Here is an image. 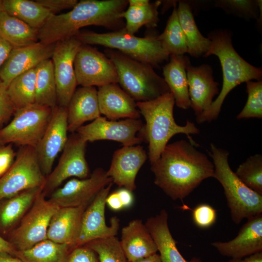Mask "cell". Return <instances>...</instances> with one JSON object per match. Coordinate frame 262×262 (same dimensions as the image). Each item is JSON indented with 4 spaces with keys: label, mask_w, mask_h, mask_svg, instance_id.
<instances>
[{
    "label": "cell",
    "mask_w": 262,
    "mask_h": 262,
    "mask_svg": "<svg viewBox=\"0 0 262 262\" xmlns=\"http://www.w3.org/2000/svg\"><path fill=\"white\" fill-rule=\"evenodd\" d=\"M45 194L42 191L37 196L19 226L13 231L10 243L16 250L29 249L47 239L50 220L60 207L46 199Z\"/></svg>",
    "instance_id": "30bf717a"
},
{
    "label": "cell",
    "mask_w": 262,
    "mask_h": 262,
    "mask_svg": "<svg viewBox=\"0 0 262 262\" xmlns=\"http://www.w3.org/2000/svg\"><path fill=\"white\" fill-rule=\"evenodd\" d=\"M82 44L75 37L58 42L51 57L58 105L67 108L78 85L74 67L75 56Z\"/></svg>",
    "instance_id": "5bb4252c"
},
{
    "label": "cell",
    "mask_w": 262,
    "mask_h": 262,
    "mask_svg": "<svg viewBox=\"0 0 262 262\" xmlns=\"http://www.w3.org/2000/svg\"><path fill=\"white\" fill-rule=\"evenodd\" d=\"M74 67L78 85L102 86L117 83L115 67L110 59L90 45L82 44L77 52Z\"/></svg>",
    "instance_id": "8fae6325"
},
{
    "label": "cell",
    "mask_w": 262,
    "mask_h": 262,
    "mask_svg": "<svg viewBox=\"0 0 262 262\" xmlns=\"http://www.w3.org/2000/svg\"><path fill=\"white\" fill-rule=\"evenodd\" d=\"M38 3L53 15L67 9H72L78 1L77 0H36Z\"/></svg>",
    "instance_id": "ee69618b"
},
{
    "label": "cell",
    "mask_w": 262,
    "mask_h": 262,
    "mask_svg": "<svg viewBox=\"0 0 262 262\" xmlns=\"http://www.w3.org/2000/svg\"><path fill=\"white\" fill-rule=\"evenodd\" d=\"M153 239L162 262H202L196 257L186 261L180 253L168 224V214L163 209L154 216L148 218L145 224Z\"/></svg>",
    "instance_id": "484cf974"
},
{
    "label": "cell",
    "mask_w": 262,
    "mask_h": 262,
    "mask_svg": "<svg viewBox=\"0 0 262 262\" xmlns=\"http://www.w3.org/2000/svg\"><path fill=\"white\" fill-rule=\"evenodd\" d=\"M122 249L128 261L133 262L157 253L156 245L140 219H134L122 228Z\"/></svg>",
    "instance_id": "d4e9b609"
},
{
    "label": "cell",
    "mask_w": 262,
    "mask_h": 262,
    "mask_svg": "<svg viewBox=\"0 0 262 262\" xmlns=\"http://www.w3.org/2000/svg\"><path fill=\"white\" fill-rule=\"evenodd\" d=\"M147 157L139 145L123 146L114 152L107 174L113 183L132 192L136 189L137 174Z\"/></svg>",
    "instance_id": "d6986e66"
},
{
    "label": "cell",
    "mask_w": 262,
    "mask_h": 262,
    "mask_svg": "<svg viewBox=\"0 0 262 262\" xmlns=\"http://www.w3.org/2000/svg\"><path fill=\"white\" fill-rule=\"evenodd\" d=\"M53 110L36 103L16 110L13 119L0 129V146L10 144L35 147L50 121Z\"/></svg>",
    "instance_id": "ba28073f"
},
{
    "label": "cell",
    "mask_w": 262,
    "mask_h": 262,
    "mask_svg": "<svg viewBox=\"0 0 262 262\" xmlns=\"http://www.w3.org/2000/svg\"><path fill=\"white\" fill-rule=\"evenodd\" d=\"M85 246L97 254L99 262H128L116 236L95 240Z\"/></svg>",
    "instance_id": "74e56055"
},
{
    "label": "cell",
    "mask_w": 262,
    "mask_h": 262,
    "mask_svg": "<svg viewBox=\"0 0 262 262\" xmlns=\"http://www.w3.org/2000/svg\"><path fill=\"white\" fill-rule=\"evenodd\" d=\"M35 103L53 110L57 105L56 85L53 66L50 59L45 60L35 67Z\"/></svg>",
    "instance_id": "1f68e13d"
},
{
    "label": "cell",
    "mask_w": 262,
    "mask_h": 262,
    "mask_svg": "<svg viewBox=\"0 0 262 262\" xmlns=\"http://www.w3.org/2000/svg\"><path fill=\"white\" fill-rule=\"evenodd\" d=\"M113 184L112 182L100 190L85 210L76 247L117 235L120 226L119 219L116 216L112 217L108 226L105 217L106 199Z\"/></svg>",
    "instance_id": "9a60e30c"
},
{
    "label": "cell",
    "mask_w": 262,
    "mask_h": 262,
    "mask_svg": "<svg viewBox=\"0 0 262 262\" xmlns=\"http://www.w3.org/2000/svg\"><path fill=\"white\" fill-rule=\"evenodd\" d=\"M143 125L140 119L109 120L100 116L82 126L76 132L87 143L108 140L119 142L123 146H132L143 142L139 133Z\"/></svg>",
    "instance_id": "4fadbf2b"
},
{
    "label": "cell",
    "mask_w": 262,
    "mask_h": 262,
    "mask_svg": "<svg viewBox=\"0 0 262 262\" xmlns=\"http://www.w3.org/2000/svg\"><path fill=\"white\" fill-rule=\"evenodd\" d=\"M86 144L77 132L68 136L57 165L46 176L44 193L57 188L68 178L84 179L89 177V168L85 159Z\"/></svg>",
    "instance_id": "7c38bea8"
},
{
    "label": "cell",
    "mask_w": 262,
    "mask_h": 262,
    "mask_svg": "<svg viewBox=\"0 0 262 262\" xmlns=\"http://www.w3.org/2000/svg\"><path fill=\"white\" fill-rule=\"evenodd\" d=\"M148 0H129L128 5L130 6H142L148 4Z\"/></svg>",
    "instance_id": "db71d44e"
},
{
    "label": "cell",
    "mask_w": 262,
    "mask_h": 262,
    "mask_svg": "<svg viewBox=\"0 0 262 262\" xmlns=\"http://www.w3.org/2000/svg\"><path fill=\"white\" fill-rule=\"evenodd\" d=\"M213 73L208 64L198 66L189 65L186 68L190 107L196 118L209 108L213 98L219 93V83L214 81Z\"/></svg>",
    "instance_id": "44dd1931"
},
{
    "label": "cell",
    "mask_w": 262,
    "mask_h": 262,
    "mask_svg": "<svg viewBox=\"0 0 262 262\" xmlns=\"http://www.w3.org/2000/svg\"><path fill=\"white\" fill-rule=\"evenodd\" d=\"M98 98L100 114L109 120L140 119L136 102L117 83L98 87Z\"/></svg>",
    "instance_id": "7402d4cb"
},
{
    "label": "cell",
    "mask_w": 262,
    "mask_h": 262,
    "mask_svg": "<svg viewBox=\"0 0 262 262\" xmlns=\"http://www.w3.org/2000/svg\"><path fill=\"white\" fill-rule=\"evenodd\" d=\"M215 5L241 16L248 18L258 17L259 5L257 0H222L215 2Z\"/></svg>",
    "instance_id": "ab89813d"
},
{
    "label": "cell",
    "mask_w": 262,
    "mask_h": 262,
    "mask_svg": "<svg viewBox=\"0 0 262 262\" xmlns=\"http://www.w3.org/2000/svg\"><path fill=\"white\" fill-rule=\"evenodd\" d=\"M235 174L248 188L262 195V155L255 154L240 164Z\"/></svg>",
    "instance_id": "8d00e7d4"
},
{
    "label": "cell",
    "mask_w": 262,
    "mask_h": 262,
    "mask_svg": "<svg viewBox=\"0 0 262 262\" xmlns=\"http://www.w3.org/2000/svg\"><path fill=\"white\" fill-rule=\"evenodd\" d=\"M106 204L114 211H119L124 209L116 191L108 195L106 199Z\"/></svg>",
    "instance_id": "7dc6e473"
},
{
    "label": "cell",
    "mask_w": 262,
    "mask_h": 262,
    "mask_svg": "<svg viewBox=\"0 0 262 262\" xmlns=\"http://www.w3.org/2000/svg\"><path fill=\"white\" fill-rule=\"evenodd\" d=\"M88 205L59 208L50 220L47 239L57 243L67 245L72 248L76 247L82 215Z\"/></svg>",
    "instance_id": "603a6c76"
},
{
    "label": "cell",
    "mask_w": 262,
    "mask_h": 262,
    "mask_svg": "<svg viewBox=\"0 0 262 262\" xmlns=\"http://www.w3.org/2000/svg\"><path fill=\"white\" fill-rule=\"evenodd\" d=\"M175 104L174 98L170 92L150 101L136 102L140 114L145 120L139 135L143 141L148 144L150 164L159 158L173 136L184 134L189 141L195 144L191 135L200 132L199 129L191 121L187 120L183 126L176 123L173 115Z\"/></svg>",
    "instance_id": "277c9868"
},
{
    "label": "cell",
    "mask_w": 262,
    "mask_h": 262,
    "mask_svg": "<svg viewBox=\"0 0 262 262\" xmlns=\"http://www.w3.org/2000/svg\"><path fill=\"white\" fill-rule=\"evenodd\" d=\"M98 90L94 86L76 89L67 107L68 131L76 132L83 123L100 116Z\"/></svg>",
    "instance_id": "cb8c5ba5"
},
{
    "label": "cell",
    "mask_w": 262,
    "mask_h": 262,
    "mask_svg": "<svg viewBox=\"0 0 262 262\" xmlns=\"http://www.w3.org/2000/svg\"><path fill=\"white\" fill-rule=\"evenodd\" d=\"M0 37L13 48L26 47L39 41L38 30L4 11L0 13Z\"/></svg>",
    "instance_id": "f1b7e54d"
},
{
    "label": "cell",
    "mask_w": 262,
    "mask_h": 262,
    "mask_svg": "<svg viewBox=\"0 0 262 262\" xmlns=\"http://www.w3.org/2000/svg\"><path fill=\"white\" fill-rule=\"evenodd\" d=\"M157 35L140 37L128 33L125 28L106 33L79 32L74 37L84 45H97L118 50L138 61L158 67L169 55L164 50Z\"/></svg>",
    "instance_id": "52a82bcc"
},
{
    "label": "cell",
    "mask_w": 262,
    "mask_h": 262,
    "mask_svg": "<svg viewBox=\"0 0 262 262\" xmlns=\"http://www.w3.org/2000/svg\"><path fill=\"white\" fill-rule=\"evenodd\" d=\"M123 208L130 207L133 202V196L132 192L125 188H121L116 191Z\"/></svg>",
    "instance_id": "bcb514c9"
},
{
    "label": "cell",
    "mask_w": 262,
    "mask_h": 262,
    "mask_svg": "<svg viewBox=\"0 0 262 262\" xmlns=\"http://www.w3.org/2000/svg\"><path fill=\"white\" fill-rule=\"evenodd\" d=\"M16 109L8 95L7 88L0 80V129L14 115Z\"/></svg>",
    "instance_id": "b9f144b4"
},
{
    "label": "cell",
    "mask_w": 262,
    "mask_h": 262,
    "mask_svg": "<svg viewBox=\"0 0 262 262\" xmlns=\"http://www.w3.org/2000/svg\"><path fill=\"white\" fill-rule=\"evenodd\" d=\"M150 169L155 184L173 200H183L204 180L214 176L213 162L185 140L168 144Z\"/></svg>",
    "instance_id": "6da1fadb"
},
{
    "label": "cell",
    "mask_w": 262,
    "mask_h": 262,
    "mask_svg": "<svg viewBox=\"0 0 262 262\" xmlns=\"http://www.w3.org/2000/svg\"><path fill=\"white\" fill-rule=\"evenodd\" d=\"M67 108L57 105L47 128L35 147L41 169L45 176L52 171L55 159L68 139Z\"/></svg>",
    "instance_id": "e0dca14e"
},
{
    "label": "cell",
    "mask_w": 262,
    "mask_h": 262,
    "mask_svg": "<svg viewBox=\"0 0 262 262\" xmlns=\"http://www.w3.org/2000/svg\"><path fill=\"white\" fill-rule=\"evenodd\" d=\"M192 218L197 227L201 229H207L215 222L217 212L210 205L200 204L193 210Z\"/></svg>",
    "instance_id": "60d3db41"
},
{
    "label": "cell",
    "mask_w": 262,
    "mask_h": 262,
    "mask_svg": "<svg viewBox=\"0 0 262 262\" xmlns=\"http://www.w3.org/2000/svg\"><path fill=\"white\" fill-rule=\"evenodd\" d=\"M43 190L42 188H32L10 197L0 212L1 226L8 229L22 219Z\"/></svg>",
    "instance_id": "d6a6232c"
},
{
    "label": "cell",
    "mask_w": 262,
    "mask_h": 262,
    "mask_svg": "<svg viewBox=\"0 0 262 262\" xmlns=\"http://www.w3.org/2000/svg\"><path fill=\"white\" fill-rule=\"evenodd\" d=\"M66 262H99L97 254L86 246L72 248L69 251Z\"/></svg>",
    "instance_id": "7bdbcfd3"
},
{
    "label": "cell",
    "mask_w": 262,
    "mask_h": 262,
    "mask_svg": "<svg viewBox=\"0 0 262 262\" xmlns=\"http://www.w3.org/2000/svg\"><path fill=\"white\" fill-rule=\"evenodd\" d=\"M208 38L211 45L203 56L216 55L219 59L223 73V84L217 98L209 108L196 118L198 124L216 120L221 112L223 102L228 94L236 86L252 80H262V70L245 60L234 49L231 33L226 30H215Z\"/></svg>",
    "instance_id": "3957f363"
},
{
    "label": "cell",
    "mask_w": 262,
    "mask_h": 262,
    "mask_svg": "<svg viewBox=\"0 0 262 262\" xmlns=\"http://www.w3.org/2000/svg\"><path fill=\"white\" fill-rule=\"evenodd\" d=\"M177 10L185 38L187 53L196 58L203 56L209 50L211 41L204 37L199 31L191 7L187 2H179Z\"/></svg>",
    "instance_id": "83f0119b"
},
{
    "label": "cell",
    "mask_w": 262,
    "mask_h": 262,
    "mask_svg": "<svg viewBox=\"0 0 262 262\" xmlns=\"http://www.w3.org/2000/svg\"><path fill=\"white\" fill-rule=\"evenodd\" d=\"M13 47L0 37V68L8 58Z\"/></svg>",
    "instance_id": "c3c4849f"
},
{
    "label": "cell",
    "mask_w": 262,
    "mask_h": 262,
    "mask_svg": "<svg viewBox=\"0 0 262 262\" xmlns=\"http://www.w3.org/2000/svg\"><path fill=\"white\" fill-rule=\"evenodd\" d=\"M209 154L214 165L213 178L222 186L231 217L236 224L262 213V195L247 187L230 167L229 152L213 143Z\"/></svg>",
    "instance_id": "5b68a950"
},
{
    "label": "cell",
    "mask_w": 262,
    "mask_h": 262,
    "mask_svg": "<svg viewBox=\"0 0 262 262\" xmlns=\"http://www.w3.org/2000/svg\"><path fill=\"white\" fill-rule=\"evenodd\" d=\"M72 248L48 239L25 250H15L13 255L24 262H66Z\"/></svg>",
    "instance_id": "4dcf8cb0"
},
{
    "label": "cell",
    "mask_w": 262,
    "mask_h": 262,
    "mask_svg": "<svg viewBox=\"0 0 262 262\" xmlns=\"http://www.w3.org/2000/svg\"><path fill=\"white\" fill-rule=\"evenodd\" d=\"M112 182L106 171L98 168L86 179L70 180L63 187L56 189L49 200L60 208L88 205L100 190Z\"/></svg>",
    "instance_id": "2e32d148"
},
{
    "label": "cell",
    "mask_w": 262,
    "mask_h": 262,
    "mask_svg": "<svg viewBox=\"0 0 262 262\" xmlns=\"http://www.w3.org/2000/svg\"><path fill=\"white\" fill-rule=\"evenodd\" d=\"M228 262H262V252L242 259L231 258Z\"/></svg>",
    "instance_id": "681fc988"
},
{
    "label": "cell",
    "mask_w": 262,
    "mask_h": 262,
    "mask_svg": "<svg viewBox=\"0 0 262 262\" xmlns=\"http://www.w3.org/2000/svg\"><path fill=\"white\" fill-rule=\"evenodd\" d=\"M2 8L9 15L37 30L53 15L36 0H2Z\"/></svg>",
    "instance_id": "f546056e"
},
{
    "label": "cell",
    "mask_w": 262,
    "mask_h": 262,
    "mask_svg": "<svg viewBox=\"0 0 262 262\" xmlns=\"http://www.w3.org/2000/svg\"><path fill=\"white\" fill-rule=\"evenodd\" d=\"M247 99L242 111L237 115V119L262 118V81L246 82Z\"/></svg>",
    "instance_id": "f35d334b"
},
{
    "label": "cell",
    "mask_w": 262,
    "mask_h": 262,
    "mask_svg": "<svg viewBox=\"0 0 262 262\" xmlns=\"http://www.w3.org/2000/svg\"><path fill=\"white\" fill-rule=\"evenodd\" d=\"M35 67L16 77L7 87L16 110L35 103Z\"/></svg>",
    "instance_id": "e575fe53"
},
{
    "label": "cell",
    "mask_w": 262,
    "mask_h": 262,
    "mask_svg": "<svg viewBox=\"0 0 262 262\" xmlns=\"http://www.w3.org/2000/svg\"><path fill=\"white\" fill-rule=\"evenodd\" d=\"M105 52L115 67L121 88L136 102L150 101L170 92L151 65L116 50L106 49Z\"/></svg>",
    "instance_id": "8992f818"
},
{
    "label": "cell",
    "mask_w": 262,
    "mask_h": 262,
    "mask_svg": "<svg viewBox=\"0 0 262 262\" xmlns=\"http://www.w3.org/2000/svg\"><path fill=\"white\" fill-rule=\"evenodd\" d=\"M133 262H162L159 254H154L148 257L142 258Z\"/></svg>",
    "instance_id": "f5cc1de1"
},
{
    "label": "cell",
    "mask_w": 262,
    "mask_h": 262,
    "mask_svg": "<svg viewBox=\"0 0 262 262\" xmlns=\"http://www.w3.org/2000/svg\"><path fill=\"white\" fill-rule=\"evenodd\" d=\"M16 156L12 144L0 146V178L10 167Z\"/></svg>",
    "instance_id": "f6af8a7d"
},
{
    "label": "cell",
    "mask_w": 262,
    "mask_h": 262,
    "mask_svg": "<svg viewBox=\"0 0 262 262\" xmlns=\"http://www.w3.org/2000/svg\"><path fill=\"white\" fill-rule=\"evenodd\" d=\"M0 262H24L18 258L7 253H0Z\"/></svg>",
    "instance_id": "816d5d0a"
},
{
    "label": "cell",
    "mask_w": 262,
    "mask_h": 262,
    "mask_svg": "<svg viewBox=\"0 0 262 262\" xmlns=\"http://www.w3.org/2000/svg\"><path fill=\"white\" fill-rule=\"evenodd\" d=\"M16 249L12 244L0 236V253H7L10 254H14Z\"/></svg>",
    "instance_id": "f907efd6"
},
{
    "label": "cell",
    "mask_w": 262,
    "mask_h": 262,
    "mask_svg": "<svg viewBox=\"0 0 262 262\" xmlns=\"http://www.w3.org/2000/svg\"><path fill=\"white\" fill-rule=\"evenodd\" d=\"M170 61L163 67L164 79L174 98L177 106L182 109L190 108L186 68L189 58L184 55H170Z\"/></svg>",
    "instance_id": "4316f807"
},
{
    "label": "cell",
    "mask_w": 262,
    "mask_h": 262,
    "mask_svg": "<svg viewBox=\"0 0 262 262\" xmlns=\"http://www.w3.org/2000/svg\"><path fill=\"white\" fill-rule=\"evenodd\" d=\"M128 0H82L68 12L53 15L38 30L39 41L51 44L74 37L82 27L97 26L113 30L125 27L120 14Z\"/></svg>",
    "instance_id": "7a4b0ae2"
},
{
    "label": "cell",
    "mask_w": 262,
    "mask_h": 262,
    "mask_svg": "<svg viewBox=\"0 0 262 262\" xmlns=\"http://www.w3.org/2000/svg\"><path fill=\"white\" fill-rule=\"evenodd\" d=\"M2 11V0H0V13Z\"/></svg>",
    "instance_id": "11a10c76"
},
{
    "label": "cell",
    "mask_w": 262,
    "mask_h": 262,
    "mask_svg": "<svg viewBox=\"0 0 262 262\" xmlns=\"http://www.w3.org/2000/svg\"><path fill=\"white\" fill-rule=\"evenodd\" d=\"M211 245L221 255L231 259H242L262 252V214L247 219L234 239Z\"/></svg>",
    "instance_id": "ffe728a7"
},
{
    "label": "cell",
    "mask_w": 262,
    "mask_h": 262,
    "mask_svg": "<svg viewBox=\"0 0 262 262\" xmlns=\"http://www.w3.org/2000/svg\"><path fill=\"white\" fill-rule=\"evenodd\" d=\"M161 3L158 0L142 6L128 5L120 14V17L126 21L125 29L134 34L142 26L156 27L159 21L158 8Z\"/></svg>",
    "instance_id": "836d02e7"
},
{
    "label": "cell",
    "mask_w": 262,
    "mask_h": 262,
    "mask_svg": "<svg viewBox=\"0 0 262 262\" xmlns=\"http://www.w3.org/2000/svg\"><path fill=\"white\" fill-rule=\"evenodd\" d=\"M55 46L56 43L47 45L38 41L26 47L13 48L0 68V80L7 88L16 77L50 59Z\"/></svg>",
    "instance_id": "ac0fdd59"
},
{
    "label": "cell",
    "mask_w": 262,
    "mask_h": 262,
    "mask_svg": "<svg viewBox=\"0 0 262 262\" xmlns=\"http://www.w3.org/2000/svg\"><path fill=\"white\" fill-rule=\"evenodd\" d=\"M45 181L35 147H19L13 163L0 178V200L30 189H44Z\"/></svg>",
    "instance_id": "9c48e42d"
},
{
    "label": "cell",
    "mask_w": 262,
    "mask_h": 262,
    "mask_svg": "<svg viewBox=\"0 0 262 262\" xmlns=\"http://www.w3.org/2000/svg\"><path fill=\"white\" fill-rule=\"evenodd\" d=\"M164 50L170 55H183L187 53L185 36L180 23L176 3L164 32L157 36Z\"/></svg>",
    "instance_id": "d590c367"
}]
</instances>
